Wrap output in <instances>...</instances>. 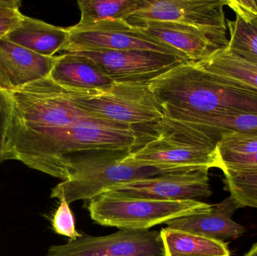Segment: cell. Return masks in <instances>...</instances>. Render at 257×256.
<instances>
[{
  "instance_id": "5",
  "label": "cell",
  "mask_w": 257,
  "mask_h": 256,
  "mask_svg": "<svg viewBox=\"0 0 257 256\" xmlns=\"http://www.w3.org/2000/svg\"><path fill=\"white\" fill-rule=\"evenodd\" d=\"M72 99L92 115L130 127L154 126L163 119L148 82L114 83L109 90L99 93L75 91Z\"/></svg>"
},
{
  "instance_id": "30",
  "label": "cell",
  "mask_w": 257,
  "mask_h": 256,
  "mask_svg": "<svg viewBox=\"0 0 257 256\" xmlns=\"http://www.w3.org/2000/svg\"><path fill=\"white\" fill-rule=\"evenodd\" d=\"M256 4H257V0H256ZM256 20H257V19H256Z\"/></svg>"
},
{
  "instance_id": "16",
  "label": "cell",
  "mask_w": 257,
  "mask_h": 256,
  "mask_svg": "<svg viewBox=\"0 0 257 256\" xmlns=\"http://www.w3.org/2000/svg\"><path fill=\"white\" fill-rule=\"evenodd\" d=\"M69 35L67 28L23 15L18 24L5 38L36 54L51 57L63 51Z\"/></svg>"
},
{
  "instance_id": "27",
  "label": "cell",
  "mask_w": 257,
  "mask_h": 256,
  "mask_svg": "<svg viewBox=\"0 0 257 256\" xmlns=\"http://www.w3.org/2000/svg\"><path fill=\"white\" fill-rule=\"evenodd\" d=\"M12 111L10 94L0 90V132L6 133Z\"/></svg>"
},
{
  "instance_id": "14",
  "label": "cell",
  "mask_w": 257,
  "mask_h": 256,
  "mask_svg": "<svg viewBox=\"0 0 257 256\" xmlns=\"http://www.w3.org/2000/svg\"><path fill=\"white\" fill-rule=\"evenodd\" d=\"M241 208L232 196L208 210L190 216L178 218L166 223L167 227L224 242L241 237L246 230L232 219L235 212Z\"/></svg>"
},
{
  "instance_id": "17",
  "label": "cell",
  "mask_w": 257,
  "mask_h": 256,
  "mask_svg": "<svg viewBox=\"0 0 257 256\" xmlns=\"http://www.w3.org/2000/svg\"><path fill=\"white\" fill-rule=\"evenodd\" d=\"M193 63L220 79L257 90V65L230 54L225 48Z\"/></svg>"
},
{
  "instance_id": "23",
  "label": "cell",
  "mask_w": 257,
  "mask_h": 256,
  "mask_svg": "<svg viewBox=\"0 0 257 256\" xmlns=\"http://www.w3.org/2000/svg\"><path fill=\"white\" fill-rule=\"evenodd\" d=\"M56 211L53 215L52 228L56 234L70 239V241L78 240L82 237L77 231L75 217L66 198H62Z\"/></svg>"
},
{
  "instance_id": "1",
  "label": "cell",
  "mask_w": 257,
  "mask_h": 256,
  "mask_svg": "<svg viewBox=\"0 0 257 256\" xmlns=\"http://www.w3.org/2000/svg\"><path fill=\"white\" fill-rule=\"evenodd\" d=\"M148 85L163 114L158 124L187 136L198 120L210 114L257 113V90L220 79L192 62L172 68Z\"/></svg>"
},
{
  "instance_id": "12",
  "label": "cell",
  "mask_w": 257,
  "mask_h": 256,
  "mask_svg": "<svg viewBox=\"0 0 257 256\" xmlns=\"http://www.w3.org/2000/svg\"><path fill=\"white\" fill-rule=\"evenodd\" d=\"M57 56L45 57L3 38L0 40V90L11 94L48 78Z\"/></svg>"
},
{
  "instance_id": "28",
  "label": "cell",
  "mask_w": 257,
  "mask_h": 256,
  "mask_svg": "<svg viewBox=\"0 0 257 256\" xmlns=\"http://www.w3.org/2000/svg\"><path fill=\"white\" fill-rule=\"evenodd\" d=\"M6 160H9L6 150V136L5 134L0 132V164Z\"/></svg>"
},
{
  "instance_id": "3",
  "label": "cell",
  "mask_w": 257,
  "mask_h": 256,
  "mask_svg": "<svg viewBox=\"0 0 257 256\" xmlns=\"http://www.w3.org/2000/svg\"><path fill=\"white\" fill-rule=\"evenodd\" d=\"M132 150H90L71 155L65 161L66 179L51 189L50 196L58 200L65 198L69 204L90 201L122 183L181 173L130 162L126 156Z\"/></svg>"
},
{
  "instance_id": "24",
  "label": "cell",
  "mask_w": 257,
  "mask_h": 256,
  "mask_svg": "<svg viewBox=\"0 0 257 256\" xmlns=\"http://www.w3.org/2000/svg\"><path fill=\"white\" fill-rule=\"evenodd\" d=\"M19 0H0V40L19 22L22 17Z\"/></svg>"
},
{
  "instance_id": "8",
  "label": "cell",
  "mask_w": 257,
  "mask_h": 256,
  "mask_svg": "<svg viewBox=\"0 0 257 256\" xmlns=\"http://www.w3.org/2000/svg\"><path fill=\"white\" fill-rule=\"evenodd\" d=\"M225 6L226 0H144L142 7L126 21H164L191 26L209 33L225 48L229 42Z\"/></svg>"
},
{
  "instance_id": "25",
  "label": "cell",
  "mask_w": 257,
  "mask_h": 256,
  "mask_svg": "<svg viewBox=\"0 0 257 256\" xmlns=\"http://www.w3.org/2000/svg\"><path fill=\"white\" fill-rule=\"evenodd\" d=\"M222 171H248L257 169V153L252 154H219Z\"/></svg>"
},
{
  "instance_id": "11",
  "label": "cell",
  "mask_w": 257,
  "mask_h": 256,
  "mask_svg": "<svg viewBox=\"0 0 257 256\" xmlns=\"http://www.w3.org/2000/svg\"><path fill=\"white\" fill-rule=\"evenodd\" d=\"M45 256H164L160 231L120 230L106 236H82L54 245Z\"/></svg>"
},
{
  "instance_id": "18",
  "label": "cell",
  "mask_w": 257,
  "mask_h": 256,
  "mask_svg": "<svg viewBox=\"0 0 257 256\" xmlns=\"http://www.w3.org/2000/svg\"><path fill=\"white\" fill-rule=\"evenodd\" d=\"M164 256H230L225 242L174 228L160 231Z\"/></svg>"
},
{
  "instance_id": "15",
  "label": "cell",
  "mask_w": 257,
  "mask_h": 256,
  "mask_svg": "<svg viewBox=\"0 0 257 256\" xmlns=\"http://www.w3.org/2000/svg\"><path fill=\"white\" fill-rule=\"evenodd\" d=\"M49 78L68 90L86 93L106 91L114 84L94 64L67 52L57 56Z\"/></svg>"
},
{
  "instance_id": "29",
  "label": "cell",
  "mask_w": 257,
  "mask_h": 256,
  "mask_svg": "<svg viewBox=\"0 0 257 256\" xmlns=\"http://www.w3.org/2000/svg\"><path fill=\"white\" fill-rule=\"evenodd\" d=\"M244 256H257V243H254L250 248V250L247 253L244 254Z\"/></svg>"
},
{
  "instance_id": "20",
  "label": "cell",
  "mask_w": 257,
  "mask_h": 256,
  "mask_svg": "<svg viewBox=\"0 0 257 256\" xmlns=\"http://www.w3.org/2000/svg\"><path fill=\"white\" fill-rule=\"evenodd\" d=\"M229 39L225 49L237 57L257 65V20L247 22L236 16L226 21Z\"/></svg>"
},
{
  "instance_id": "22",
  "label": "cell",
  "mask_w": 257,
  "mask_h": 256,
  "mask_svg": "<svg viewBox=\"0 0 257 256\" xmlns=\"http://www.w3.org/2000/svg\"><path fill=\"white\" fill-rule=\"evenodd\" d=\"M219 154H252L257 153V129L228 134L222 137L217 144Z\"/></svg>"
},
{
  "instance_id": "19",
  "label": "cell",
  "mask_w": 257,
  "mask_h": 256,
  "mask_svg": "<svg viewBox=\"0 0 257 256\" xmlns=\"http://www.w3.org/2000/svg\"><path fill=\"white\" fill-rule=\"evenodd\" d=\"M144 0H79L81 19L75 27L106 20H127L143 6Z\"/></svg>"
},
{
  "instance_id": "13",
  "label": "cell",
  "mask_w": 257,
  "mask_h": 256,
  "mask_svg": "<svg viewBox=\"0 0 257 256\" xmlns=\"http://www.w3.org/2000/svg\"><path fill=\"white\" fill-rule=\"evenodd\" d=\"M130 24L137 26L144 33L182 53L189 62L200 61L217 50L223 48L209 33L191 26L164 21H139Z\"/></svg>"
},
{
  "instance_id": "6",
  "label": "cell",
  "mask_w": 257,
  "mask_h": 256,
  "mask_svg": "<svg viewBox=\"0 0 257 256\" xmlns=\"http://www.w3.org/2000/svg\"><path fill=\"white\" fill-rule=\"evenodd\" d=\"M155 135L133 149L126 159L143 166L184 172L201 168H221L217 147L190 138L161 125Z\"/></svg>"
},
{
  "instance_id": "4",
  "label": "cell",
  "mask_w": 257,
  "mask_h": 256,
  "mask_svg": "<svg viewBox=\"0 0 257 256\" xmlns=\"http://www.w3.org/2000/svg\"><path fill=\"white\" fill-rule=\"evenodd\" d=\"M211 204L197 200L157 201L96 197L88 205L96 223L120 230L144 231L178 218L208 210Z\"/></svg>"
},
{
  "instance_id": "21",
  "label": "cell",
  "mask_w": 257,
  "mask_h": 256,
  "mask_svg": "<svg viewBox=\"0 0 257 256\" xmlns=\"http://www.w3.org/2000/svg\"><path fill=\"white\" fill-rule=\"evenodd\" d=\"M223 172L225 187L240 207L257 208V169Z\"/></svg>"
},
{
  "instance_id": "7",
  "label": "cell",
  "mask_w": 257,
  "mask_h": 256,
  "mask_svg": "<svg viewBox=\"0 0 257 256\" xmlns=\"http://www.w3.org/2000/svg\"><path fill=\"white\" fill-rule=\"evenodd\" d=\"M69 39L64 52L75 51H146L175 56L182 53L151 37L126 20H106L83 27L67 28Z\"/></svg>"
},
{
  "instance_id": "10",
  "label": "cell",
  "mask_w": 257,
  "mask_h": 256,
  "mask_svg": "<svg viewBox=\"0 0 257 256\" xmlns=\"http://www.w3.org/2000/svg\"><path fill=\"white\" fill-rule=\"evenodd\" d=\"M94 64L114 83L148 82L181 63L180 57L146 51H67Z\"/></svg>"
},
{
  "instance_id": "26",
  "label": "cell",
  "mask_w": 257,
  "mask_h": 256,
  "mask_svg": "<svg viewBox=\"0 0 257 256\" xmlns=\"http://www.w3.org/2000/svg\"><path fill=\"white\" fill-rule=\"evenodd\" d=\"M226 6H229L243 21L250 22L257 19L256 0H226Z\"/></svg>"
},
{
  "instance_id": "2",
  "label": "cell",
  "mask_w": 257,
  "mask_h": 256,
  "mask_svg": "<svg viewBox=\"0 0 257 256\" xmlns=\"http://www.w3.org/2000/svg\"><path fill=\"white\" fill-rule=\"evenodd\" d=\"M9 159L65 180L64 163L71 155L97 150H133L140 145L132 127L80 123L65 127L5 135Z\"/></svg>"
},
{
  "instance_id": "9",
  "label": "cell",
  "mask_w": 257,
  "mask_h": 256,
  "mask_svg": "<svg viewBox=\"0 0 257 256\" xmlns=\"http://www.w3.org/2000/svg\"><path fill=\"white\" fill-rule=\"evenodd\" d=\"M209 169L201 168L185 172L139 179L113 186L101 195L109 198L157 201L207 198L212 194L209 184Z\"/></svg>"
}]
</instances>
